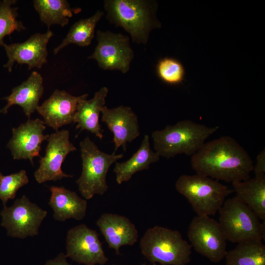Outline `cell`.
I'll list each match as a JSON object with an SVG mask.
<instances>
[{
	"label": "cell",
	"instance_id": "obj_23",
	"mask_svg": "<svg viewBox=\"0 0 265 265\" xmlns=\"http://www.w3.org/2000/svg\"><path fill=\"white\" fill-rule=\"evenodd\" d=\"M33 3L41 21L47 26L48 29L53 25L65 26L69 18L80 11L72 8L66 0H34Z\"/></svg>",
	"mask_w": 265,
	"mask_h": 265
},
{
	"label": "cell",
	"instance_id": "obj_3",
	"mask_svg": "<svg viewBox=\"0 0 265 265\" xmlns=\"http://www.w3.org/2000/svg\"><path fill=\"white\" fill-rule=\"evenodd\" d=\"M218 129V126L209 127L190 120L180 121L152 132L154 149L160 157L168 159L181 154L192 156Z\"/></svg>",
	"mask_w": 265,
	"mask_h": 265
},
{
	"label": "cell",
	"instance_id": "obj_7",
	"mask_svg": "<svg viewBox=\"0 0 265 265\" xmlns=\"http://www.w3.org/2000/svg\"><path fill=\"white\" fill-rule=\"evenodd\" d=\"M219 223L227 240L240 243L265 238V220L237 196L227 199L218 211Z\"/></svg>",
	"mask_w": 265,
	"mask_h": 265
},
{
	"label": "cell",
	"instance_id": "obj_32",
	"mask_svg": "<svg viewBox=\"0 0 265 265\" xmlns=\"http://www.w3.org/2000/svg\"><path fill=\"white\" fill-rule=\"evenodd\" d=\"M115 265V264H112V265Z\"/></svg>",
	"mask_w": 265,
	"mask_h": 265
},
{
	"label": "cell",
	"instance_id": "obj_10",
	"mask_svg": "<svg viewBox=\"0 0 265 265\" xmlns=\"http://www.w3.org/2000/svg\"><path fill=\"white\" fill-rule=\"evenodd\" d=\"M96 37L98 44L88 58L95 60L103 69L127 73L134 57L129 37L121 33L101 30L97 32Z\"/></svg>",
	"mask_w": 265,
	"mask_h": 265
},
{
	"label": "cell",
	"instance_id": "obj_26",
	"mask_svg": "<svg viewBox=\"0 0 265 265\" xmlns=\"http://www.w3.org/2000/svg\"><path fill=\"white\" fill-rule=\"evenodd\" d=\"M16 2V0H0V46L3 44L6 36L26 29L22 22L17 19L18 8L14 6Z\"/></svg>",
	"mask_w": 265,
	"mask_h": 265
},
{
	"label": "cell",
	"instance_id": "obj_2",
	"mask_svg": "<svg viewBox=\"0 0 265 265\" xmlns=\"http://www.w3.org/2000/svg\"><path fill=\"white\" fill-rule=\"evenodd\" d=\"M155 1L145 0H106L104 8L113 24L122 27L137 44H145L150 32L161 26L156 14Z\"/></svg>",
	"mask_w": 265,
	"mask_h": 265
},
{
	"label": "cell",
	"instance_id": "obj_14",
	"mask_svg": "<svg viewBox=\"0 0 265 265\" xmlns=\"http://www.w3.org/2000/svg\"><path fill=\"white\" fill-rule=\"evenodd\" d=\"M44 121L29 119L18 127L13 128L12 135L7 147L14 159H28L33 164V159L39 156L42 143L49 135H44L46 129Z\"/></svg>",
	"mask_w": 265,
	"mask_h": 265
},
{
	"label": "cell",
	"instance_id": "obj_22",
	"mask_svg": "<svg viewBox=\"0 0 265 265\" xmlns=\"http://www.w3.org/2000/svg\"><path fill=\"white\" fill-rule=\"evenodd\" d=\"M232 185L236 196L249 207L260 219L265 220V179L254 177L233 182Z\"/></svg>",
	"mask_w": 265,
	"mask_h": 265
},
{
	"label": "cell",
	"instance_id": "obj_25",
	"mask_svg": "<svg viewBox=\"0 0 265 265\" xmlns=\"http://www.w3.org/2000/svg\"><path fill=\"white\" fill-rule=\"evenodd\" d=\"M225 259L226 265H265V245L262 241L238 243Z\"/></svg>",
	"mask_w": 265,
	"mask_h": 265
},
{
	"label": "cell",
	"instance_id": "obj_17",
	"mask_svg": "<svg viewBox=\"0 0 265 265\" xmlns=\"http://www.w3.org/2000/svg\"><path fill=\"white\" fill-rule=\"evenodd\" d=\"M86 95L75 96L66 91L56 89L36 110L44 118L45 124L58 131L63 126L74 123L78 104Z\"/></svg>",
	"mask_w": 265,
	"mask_h": 265
},
{
	"label": "cell",
	"instance_id": "obj_30",
	"mask_svg": "<svg viewBox=\"0 0 265 265\" xmlns=\"http://www.w3.org/2000/svg\"><path fill=\"white\" fill-rule=\"evenodd\" d=\"M66 254L59 253L54 259L48 260L45 265H71L67 261Z\"/></svg>",
	"mask_w": 265,
	"mask_h": 265
},
{
	"label": "cell",
	"instance_id": "obj_24",
	"mask_svg": "<svg viewBox=\"0 0 265 265\" xmlns=\"http://www.w3.org/2000/svg\"><path fill=\"white\" fill-rule=\"evenodd\" d=\"M104 12L98 10L92 16L80 20L70 28L62 42L53 50L56 54L68 45L74 44L81 47L89 46L94 38L96 26Z\"/></svg>",
	"mask_w": 265,
	"mask_h": 265
},
{
	"label": "cell",
	"instance_id": "obj_12",
	"mask_svg": "<svg viewBox=\"0 0 265 265\" xmlns=\"http://www.w3.org/2000/svg\"><path fill=\"white\" fill-rule=\"evenodd\" d=\"M45 155L39 161V168L34 176L39 184L47 181H56L64 178H72V175L64 173L61 169L67 156L77 150L70 141V132L67 130L56 131L49 135Z\"/></svg>",
	"mask_w": 265,
	"mask_h": 265
},
{
	"label": "cell",
	"instance_id": "obj_1",
	"mask_svg": "<svg viewBox=\"0 0 265 265\" xmlns=\"http://www.w3.org/2000/svg\"><path fill=\"white\" fill-rule=\"evenodd\" d=\"M191 165L196 174L231 183L249 179L254 166L247 151L229 136L205 143L192 156Z\"/></svg>",
	"mask_w": 265,
	"mask_h": 265
},
{
	"label": "cell",
	"instance_id": "obj_18",
	"mask_svg": "<svg viewBox=\"0 0 265 265\" xmlns=\"http://www.w3.org/2000/svg\"><path fill=\"white\" fill-rule=\"evenodd\" d=\"M43 82L41 74L33 71L27 80L13 88L9 95L3 98L6 101L7 104L0 110V113L6 114L11 106L18 105L29 118L39 106V102L44 92Z\"/></svg>",
	"mask_w": 265,
	"mask_h": 265
},
{
	"label": "cell",
	"instance_id": "obj_11",
	"mask_svg": "<svg viewBox=\"0 0 265 265\" xmlns=\"http://www.w3.org/2000/svg\"><path fill=\"white\" fill-rule=\"evenodd\" d=\"M67 257L85 265H105L108 261L95 230L84 224L70 228L67 232Z\"/></svg>",
	"mask_w": 265,
	"mask_h": 265
},
{
	"label": "cell",
	"instance_id": "obj_27",
	"mask_svg": "<svg viewBox=\"0 0 265 265\" xmlns=\"http://www.w3.org/2000/svg\"><path fill=\"white\" fill-rule=\"evenodd\" d=\"M156 73L165 83L178 85L185 80L186 70L182 63L177 59L166 57L159 60Z\"/></svg>",
	"mask_w": 265,
	"mask_h": 265
},
{
	"label": "cell",
	"instance_id": "obj_20",
	"mask_svg": "<svg viewBox=\"0 0 265 265\" xmlns=\"http://www.w3.org/2000/svg\"><path fill=\"white\" fill-rule=\"evenodd\" d=\"M108 90L103 87L95 93L93 98L87 100L86 94L78 103L74 118L77 123L76 129L80 131L86 130L100 139L103 137V130L99 123V116L106 104V98Z\"/></svg>",
	"mask_w": 265,
	"mask_h": 265
},
{
	"label": "cell",
	"instance_id": "obj_5",
	"mask_svg": "<svg viewBox=\"0 0 265 265\" xmlns=\"http://www.w3.org/2000/svg\"><path fill=\"white\" fill-rule=\"evenodd\" d=\"M175 188L187 199L198 216L215 214L234 191L218 180L198 174L180 176Z\"/></svg>",
	"mask_w": 265,
	"mask_h": 265
},
{
	"label": "cell",
	"instance_id": "obj_28",
	"mask_svg": "<svg viewBox=\"0 0 265 265\" xmlns=\"http://www.w3.org/2000/svg\"><path fill=\"white\" fill-rule=\"evenodd\" d=\"M28 182L25 170L5 176L0 172V200L4 207L6 206L8 200L15 198L18 189L27 184Z\"/></svg>",
	"mask_w": 265,
	"mask_h": 265
},
{
	"label": "cell",
	"instance_id": "obj_13",
	"mask_svg": "<svg viewBox=\"0 0 265 265\" xmlns=\"http://www.w3.org/2000/svg\"><path fill=\"white\" fill-rule=\"evenodd\" d=\"M50 29L43 33H36L22 43L2 45L8 58L4 65L11 72L15 63L26 64L29 70L33 68L41 69L47 62L48 43L53 36Z\"/></svg>",
	"mask_w": 265,
	"mask_h": 265
},
{
	"label": "cell",
	"instance_id": "obj_31",
	"mask_svg": "<svg viewBox=\"0 0 265 265\" xmlns=\"http://www.w3.org/2000/svg\"><path fill=\"white\" fill-rule=\"evenodd\" d=\"M141 265H147V264H142ZM157 265L156 264H153V265Z\"/></svg>",
	"mask_w": 265,
	"mask_h": 265
},
{
	"label": "cell",
	"instance_id": "obj_16",
	"mask_svg": "<svg viewBox=\"0 0 265 265\" xmlns=\"http://www.w3.org/2000/svg\"><path fill=\"white\" fill-rule=\"evenodd\" d=\"M108 248L120 255V248L137 242L138 232L135 225L127 217L116 213H104L96 222Z\"/></svg>",
	"mask_w": 265,
	"mask_h": 265
},
{
	"label": "cell",
	"instance_id": "obj_29",
	"mask_svg": "<svg viewBox=\"0 0 265 265\" xmlns=\"http://www.w3.org/2000/svg\"><path fill=\"white\" fill-rule=\"evenodd\" d=\"M255 178L265 179V149L260 153L257 157L256 164L253 166Z\"/></svg>",
	"mask_w": 265,
	"mask_h": 265
},
{
	"label": "cell",
	"instance_id": "obj_6",
	"mask_svg": "<svg viewBox=\"0 0 265 265\" xmlns=\"http://www.w3.org/2000/svg\"><path fill=\"white\" fill-rule=\"evenodd\" d=\"M80 146L82 171L76 183L82 196L89 200L96 194L103 195L107 191V172L110 166L124 156L103 152L88 136L80 142Z\"/></svg>",
	"mask_w": 265,
	"mask_h": 265
},
{
	"label": "cell",
	"instance_id": "obj_21",
	"mask_svg": "<svg viewBox=\"0 0 265 265\" xmlns=\"http://www.w3.org/2000/svg\"><path fill=\"white\" fill-rule=\"evenodd\" d=\"M159 158V155L151 148L149 136L145 135L139 149L130 159L115 162L113 171L116 182L120 185L129 181L136 172L148 169L150 164L158 161Z\"/></svg>",
	"mask_w": 265,
	"mask_h": 265
},
{
	"label": "cell",
	"instance_id": "obj_9",
	"mask_svg": "<svg viewBox=\"0 0 265 265\" xmlns=\"http://www.w3.org/2000/svg\"><path fill=\"white\" fill-rule=\"evenodd\" d=\"M0 215L1 225L7 230V235L24 239L38 235L47 212L23 195L17 199L11 206H4Z\"/></svg>",
	"mask_w": 265,
	"mask_h": 265
},
{
	"label": "cell",
	"instance_id": "obj_19",
	"mask_svg": "<svg viewBox=\"0 0 265 265\" xmlns=\"http://www.w3.org/2000/svg\"><path fill=\"white\" fill-rule=\"evenodd\" d=\"M49 205L52 209L53 218L64 221L73 218L82 220L85 216L87 202L80 197L76 192L63 186H52Z\"/></svg>",
	"mask_w": 265,
	"mask_h": 265
},
{
	"label": "cell",
	"instance_id": "obj_4",
	"mask_svg": "<svg viewBox=\"0 0 265 265\" xmlns=\"http://www.w3.org/2000/svg\"><path fill=\"white\" fill-rule=\"evenodd\" d=\"M191 246L176 230L156 225L147 229L139 241L141 252L151 263L187 265Z\"/></svg>",
	"mask_w": 265,
	"mask_h": 265
},
{
	"label": "cell",
	"instance_id": "obj_15",
	"mask_svg": "<svg viewBox=\"0 0 265 265\" xmlns=\"http://www.w3.org/2000/svg\"><path fill=\"white\" fill-rule=\"evenodd\" d=\"M101 113L102 121L106 124L113 134V153H115L121 146L125 151L127 143L131 142L140 135L137 115L131 107L124 106L112 108L105 106Z\"/></svg>",
	"mask_w": 265,
	"mask_h": 265
},
{
	"label": "cell",
	"instance_id": "obj_8",
	"mask_svg": "<svg viewBox=\"0 0 265 265\" xmlns=\"http://www.w3.org/2000/svg\"><path fill=\"white\" fill-rule=\"evenodd\" d=\"M190 245L211 262L218 263L225 257L226 239L218 221L209 216H198L191 220L187 230Z\"/></svg>",
	"mask_w": 265,
	"mask_h": 265
}]
</instances>
